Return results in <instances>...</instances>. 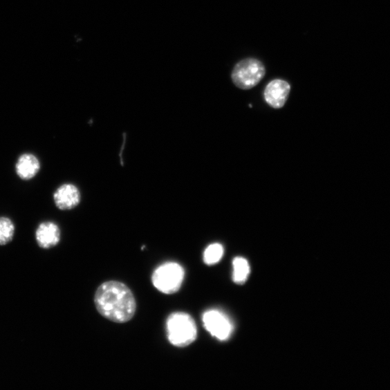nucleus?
Wrapping results in <instances>:
<instances>
[{"instance_id":"1","label":"nucleus","mask_w":390,"mask_h":390,"mask_svg":"<svg viewBox=\"0 0 390 390\" xmlns=\"http://www.w3.org/2000/svg\"><path fill=\"white\" fill-rule=\"evenodd\" d=\"M94 303L102 316L116 323L131 320L137 310L132 290L123 283L116 281L105 282L98 288Z\"/></svg>"},{"instance_id":"2","label":"nucleus","mask_w":390,"mask_h":390,"mask_svg":"<svg viewBox=\"0 0 390 390\" xmlns=\"http://www.w3.org/2000/svg\"><path fill=\"white\" fill-rule=\"evenodd\" d=\"M169 342L178 348H185L194 342L198 328L194 319L185 313L171 314L167 322Z\"/></svg>"},{"instance_id":"3","label":"nucleus","mask_w":390,"mask_h":390,"mask_svg":"<svg viewBox=\"0 0 390 390\" xmlns=\"http://www.w3.org/2000/svg\"><path fill=\"white\" fill-rule=\"evenodd\" d=\"M266 75V68L261 61L248 58L238 62L232 71V78L236 87L250 90L256 86Z\"/></svg>"},{"instance_id":"4","label":"nucleus","mask_w":390,"mask_h":390,"mask_svg":"<svg viewBox=\"0 0 390 390\" xmlns=\"http://www.w3.org/2000/svg\"><path fill=\"white\" fill-rule=\"evenodd\" d=\"M185 274V270L180 264L167 263L155 270L152 282L162 294L174 295L181 288Z\"/></svg>"},{"instance_id":"5","label":"nucleus","mask_w":390,"mask_h":390,"mask_svg":"<svg viewBox=\"0 0 390 390\" xmlns=\"http://www.w3.org/2000/svg\"><path fill=\"white\" fill-rule=\"evenodd\" d=\"M204 327L211 335L221 341L229 339L234 330L233 324L224 313L219 310H208L203 314Z\"/></svg>"},{"instance_id":"6","label":"nucleus","mask_w":390,"mask_h":390,"mask_svg":"<svg viewBox=\"0 0 390 390\" xmlns=\"http://www.w3.org/2000/svg\"><path fill=\"white\" fill-rule=\"evenodd\" d=\"M290 86L286 80L275 79L271 81L264 91L265 100L274 109H281L285 105L289 93Z\"/></svg>"},{"instance_id":"7","label":"nucleus","mask_w":390,"mask_h":390,"mask_svg":"<svg viewBox=\"0 0 390 390\" xmlns=\"http://www.w3.org/2000/svg\"><path fill=\"white\" fill-rule=\"evenodd\" d=\"M53 200L58 209L71 210L80 204L81 201L80 192L73 184H63L54 192Z\"/></svg>"},{"instance_id":"8","label":"nucleus","mask_w":390,"mask_h":390,"mask_svg":"<svg viewBox=\"0 0 390 390\" xmlns=\"http://www.w3.org/2000/svg\"><path fill=\"white\" fill-rule=\"evenodd\" d=\"M60 238L59 227L55 222L44 221L38 225L36 240L41 248L48 250L57 246Z\"/></svg>"},{"instance_id":"9","label":"nucleus","mask_w":390,"mask_h":390,"mask_svg":"<svg viewBox=\"0 0 390 390\" xmlns=\"http://www.w3.org/2000/svg\"><path fill=\"white\" fill-rule=\"evenodd\" d=\"M15 173L24 181L31 180L41 169V162L35 154L26 153L21 155L16 162Z\"/></svg>"},{"instance_id":"10","label":"nucleus","mask_w":390,"mask_h":390,"mask_svg":"<svg viewBox=\"0 0 390 390\" xmlns=\"http://www.w3.org/2000/svg\"><path fill=\"white\" fill-rule=\"evenodd\" d=\"M233 280L239 285L245 284L250 273V267L248 260L243 257H236L233 261Z\"/></svg>"},{"instance_id":"11","label":"nucleus","mask_w":390,"mask_h":390,"mask_svg":"<svg viewBox=\"0 0 390 390\" xmlns=\"http://www.w3.org/2000/svg\"><path fill=\"white\" fill-rule=\"evenodd\" d=\"M15 226L13 221L8 217H0V246H4L10 243L15 235Z\"/></svg>"},{"instance_id":"12","label":"nucleus","mask_w":390,"mask_h":390,"mask_svg":"<svg viewBox=\"0 0 390 390\" xmlns=\"http://www.w3.org/2000/svg\"><path fill=\"white\" fill-rule=\"evenodd\" d=\"M224 253L223 248L220 243H215L209 245L205 250L203 259L205 264L213 266L218 263Z\"/></svg>"}]
</instances>
